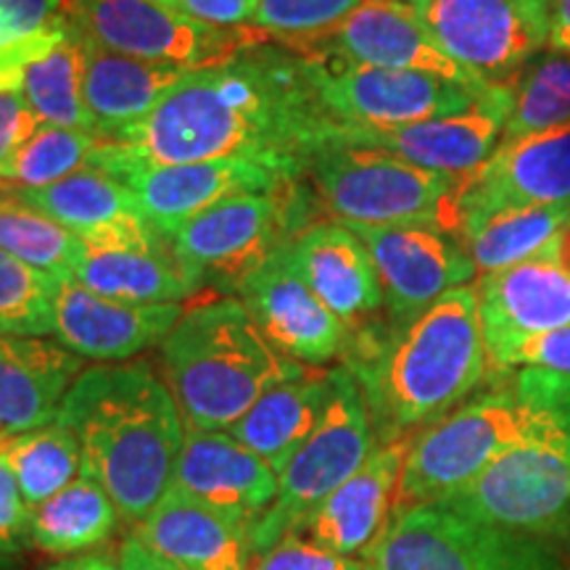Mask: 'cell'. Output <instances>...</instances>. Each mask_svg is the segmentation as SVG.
<instances>
[{
  "mask_svg": "<svg viewBox=\"0 0 570 570\" xmlns=\"http://www.w3.org/2000/svg\"><path fill=\"white\" fill-rule=\"evenodd\" d=\"M336 130L317 98L309 59L265 40L219 63L188 69L142 122L101 142L140 164L246 156L304 180L306 164Z\"/></svg>",
  "mask_w": 570,
  "mask_h": 570,
  "instance_id": "obj_1",
  "label": "cell"
},
{
  "mask_svg": "<svg viewBox=\"0 0 570 570\" xmlns=\"http://www.w3.org/2000/svg\"><path fill=\"white\" fill-rule=\"evenodd\" d=\"M344 365L365 394L377 446L412 441L489 381L479 294L449 291L407 325L381 320L352 336Z\"/></svg>",
  "mask_w": 570,
  "mask_h": 570,
  "instance_id": "obj_2",
  "label": "cell"
},
{
  "mask_svg": "<svg viewBox=\"0 0 570 570\" xmlns=\"http://www.w3.org/2000/svg\"><path fill=\"white\" fill-rule=\"evenodd\" d=\"M82 449V473L106 489L119 515L140 523L173 487L185 423L148 360L85 367L59 410Z\"/></svg>",
  "mask_w": 570,
  "mask_h": 570,
  "instance_id": "obj_3",
  "label": "cell"
},
{
  "mask_svg": "<svg viewBox=\"0 0 570 570\" xmlns=\"http://www.w3.org/2000/svg\"><path fill=\"white\" fill-rule=\"evenodd\" d=\"M428 425L410 441L396 491V512L436 504L512 449L570 436V375L515 367Z\"/></svg>",
  "mask_w": 570,
  "mask_h": 570,
  "instance_id": "obj_4",
  "label": "cell"
},
{
  "mask_svg": "<svg viewBox=\"0 0 570 570\" xmlns=\"http://www.w3.org/2000/svg\"><path fill=\"white\" fill-rule=\"evenodd\" d=\"M159 356L188 431H230L269 389L309 370L262 336L238 296L188 306Z\"/></svg>",
  "mask_w": 570,
  "mask_h": 570,
  "instance_id": "obj_5",
  "label": "cell"
},
{
  "mask_svg": "<svg viewBox=\"0 0 570 570\" xmlns=\"http://www.w3.org/2000/svg\"><path fill=\"white\" fill-rule=\"evenodd\" d=\"M460 180L336 138L312 156L304 175L317 209L336 223L433 225L441 230Z\"/></svg>",
  "mask_w": 570,
  "mask_h": 570,
  "instance_id": "obj_6",
  "label": "cell"
},
{
  "mask_svg": "<svg viewBox=\"0 0 570 570\" xmlns=\"http://www.w3.org/2000/svg\"><path fill=\"white\" fill-rule=\"evenodd\" d=\"M315 196L304 180L267 194H244L219 202L185 223L167 244L198 294L238 288L298 230L312 225Z\"/></svg>",
  "mask_w": 570,
  "mask_h": 570,
  "instance_id": "obj_7",
  "label": "cell"
},
{
  "mask_svg": "<svg viewBox=\"0 0 570 570\" xmlns=\"http://www.w3.org/2000/svg\"><path fill=\"white\" fill-rule=\"evenodd\" d=\"M331 375L333 394L323 420L281 473L273 508L248 531L254 554L269 550L288 533L304 531L320 504L344 487L377 449L365 394L354 373L341 365Z\"/></svg>",
  "mask_w": 570,
  "mask_h": 570,
  "instance_id": "obj_8",
  "label": "cell"
},
{
  "mask_svg": "<svg viewBox=\"0 0 570 570\" xmlns=\"http://www.w3.org/2000/svg\"><path fill=\"white\" fill-rule=\"evenodd\" d=\"M367 570H570L558 541L462 518L441 504L396 512L367 552Z\"/></svg>",
  "mask_w": 570,
  "mask_h": 570,
  "instance_id": "obj_9",
  "label": "cell"
},
{
  "mask_svg": "<svg viewBox=\"0 0 570 570\" xmlns=\"http://www.w3.org/2000/svg\"><path fill=\"white\" fill-rule=\"evenodd\" d=\"M436 504L494 529L566 547L570 541V436L512 449Z\"/></svg>",
  "mask_w": 570,
  "mask_h": 570,
  "instance_id": "obj_10",
  "label": "cell"
},
{
  "mask_svg": "<svg viewBox=\"0 0 570 570\" xmlns=\"http://www.w3.org/2000/svg\"><path fill=\"white\" fill-rule=\"evenodd\" d=\"M436 46L487 88L515 82L550 46L547 0H404Z\"/></svg>",
  "mask_w": 570,
  "mask_h": 570,
  "instance_id": "obj_11",
  "label": "cell"
},
{
  "mask_svg": "<svg viewBox=\"0 0 570 570\" xmlns=\"http://www.w3.org/2000/svg\"><path fill=\"white\" fill-rule=\"evenodd\" d=\"M69 21L106 51L140 61L202 69L273 40L256 27L219 30L177 13L161 0H69Z\"/></svg>",
  "mask_w": 570,
  "mask_h": 570,
  "instance_id": "obj_12",
  "label": "cell"
},
{
  "mask_svg": "<svg viewBox=\"0 0 570 570\" xmlns=\"http://www.w3.org/2000/svg\"><path fill=\"white\" fill-rule=\"evenodd\" d=\"M317 98L336 127H402L465 111L489 88H470L420 71L370 67L341 56H306Z\"/></svg>",
  "mask_w": 570,
  "mask_h": 570,
  "instance_id": "obj_13",
  "label": "cell"
},
{
  "mask_svg": "<svg viewBox=\"0 0 570 570\" xmlns=\"http://www.w3.org/2000/svg\"><path fill=\"white\" fill-rule=\"evenodd\" d=\"M88 167L101 169L132 190L146 223L169 238L185 223L233 196L267 194L302 177L288 175L275 164L246 159H214L190 164H140L111 154L98 140Z\"/></svg>",
  "mask_w": 570,
  "mask_h": 570,
  "instance_id": "obj_14",
  "label": "cell"
},
{
  "mask_svg": "<svg viewBox=\"0 0 570 570\" xmlns=\"http://www.w3.org/2000/svg\"><path fill=\"white\" fill-rule=\"evenodd\" d=\"M570 204V125L499 142L454 190L444 230L454 238L491 214Z\"/></svg>",
  "mask_w": 570,
  "mask_h": 570,
  "instance_id": "obj_15",
  "label": "cell"
},
{
  "mask_svg": "<svg viewBox=\"0 0 570 570\" xmlns=\"http://www.w3.org/2000/svg\"><path fill=\"white\" fill-rule=\"evenodd\" d=\"M346 225V223H344ZM373 256L386 325H407L449 291L465 288L475 269L454 235L433 225H348Z\"/></svg>",
  "mask_w": 570,
  "mask_h": 570,
  "instance_id": "obj_16",
  "label": "cell"
},
{
  "mask_svg": "<svg viewBox=\"0 0 570 570\" xmlns=\"http://www.w3.org/2000/svg\"><path fill=\"white\" fill-rule=\"evenodd\" d=\"M512 111V82L489 88L479 104L402 127H338L336 140L377 148L441 175L465 177L502 142Z\"/></svg>",
  "mask_w": 570,
  "mask_h": 570,
  "instance_id": "obj_17",
  "label": "cell"
},
{
  "mask_svg": "<svg viewBox=\"0 0 570 570\" xmlns=\"http://www.w3.org/2000/svg\"><path fill=\"white\" fill-rule=\"evenodd\" d=\"M269 344L304 367H323L348 352L352 333L298 275L288 244L275 252L238 294Z\"/></svg>",
  "mask_w": 570,
  "mask_h": 570,
  "instance_id": "obj_18",
  "label": "cell"
},
{
  "mask_svg": "<svg viewBox=\"0 0 570 570\" xmlns=\"http://www.w3.org/2000/svg\"><path fill=\"white\" fill-rule=\"evenodd\" d=\"M475 294L489 377L502 373L504 360L518 344L570 325V273L552 254V246L544 254L483 275Z\"/></svg>",
  "mask_w": 570,
  "mask_h": 570,
  "instance_id": "obj_19",
  "label": "cell"
},
{
  "mask_svg": "<svg viewBox=\"0 0 570 570\" xmlns=\"http://www.w3.org/2000/svg\"><path fill=\"white\" fill-rule=\"evenodd\" d=\"M80 244L71 277L92 294L127 304H180L198 294L167 238L146 219L82 235Z\"/></svg>",
  "mask_w": 570,
  "mask_h": 570,
  "instance_id": "obj_20",
  "label": "cell"
},
{
  "mask_svg": "<svg viewBox=\"0 0 570 570\" xmlns=\"http://www.w3.org/2000/svg\"><path fill=\"white\" fill-rule=\"evenodd\" d=\"M183 304H127L92 294L71 275H56L53 333L61 346L98 365L130 362L161 346L183 317Z\"/></svg>",
  "mask_w": 570,
  "mask_h": 570,
  "instance_id": "obj_21",
  "label": "cell"
},
{
  "mask_svg": "<svg viewBox=\"0 0 570 570\" xmlns=\"http://www.w3.org/2000/svg\"><path fill=\"white\" fill-rule=\"evenodd\" d=\"M175 491L198 499L252 531L273 508L281 475L227 431H188L177 458Z\"/></svg>",
  "mask_w": 570,
  "mask_h": 570,
  "instance_id": "obj_22",
  "label": "cell"
},
{
  "mask_svg": "<svg viewBox=\"0 0 570 570\" xmlns=\"http://www.w3.org/2000/svg\"><path fill=\"white\" fill-rule=\"evenodd\" d=\"M288 256L306 285L352 336L381 323V277L367 246L352 227L336 219L306 225L288 240Z\"/></svg>",
  "mask_w": 570,
  "mask_h": 570,
  "instance_id": "obj_23",
  "label": "cell"
},
{
  "mask_svg": "<svg viewBox=\"0 0 570 570\" xmlns=\"http://www.w3.org/2000/svg\"><path fill=\"white\" fill-rule=\"evenodd\" d=\"M315 53L341 56L370 67L420 71L470 88H487L441 51L404 0H365L336 30L306 48L302 56Z\"/></svg>",
  "mask_w": 570,
  "mask_h": 570,
  "instance_id": "obj_24",
  "label": "cell"
},
{
  "mask_svg": "<svg viewBox=\"0 0 570 570\" xmlns=\"http://www.w3.org/2000/svg\"><path fill=\"white\" fill-rule=\"evenodd\" d=\"M407 449L410 441L377 446L373 458L320 504L302 533L325 550L365 560L394 520Z\"/></svg>",
  "mask_w": 570,
  "mask_h": 570,
  "instance_id": "obj_25",
  "label": "cell"
},
{
  "mask_svg": "<svg viewBox=\"0 0 570 570\" xmlns=\"http://www.w3.org/2000/svg\"><path fill=\"white\" fill-rule=\"evenodd\" d=\"M132 537L180 570H252L244 525L175 489L135 523Z\"/></svg>",
  "mask_w": 570,
  "mask_h": 570,
  "instance_id": "obj_26",
  "label": "cell"
},
{
  "mask_svg": "<svg viewBox=\"0 0 570 570\" xmlns=\"http://www.w3.org/2000/svg\"><path fill=\"white\" fill-rule=\"evenodd\" d=\"M85 360L59 341L0 336V433L38 431L59 417Z\"/></svg>",
  "mask_w": 570,
  "mask_h": 570,
  "instance_id": "obj_27",
  "label": "cell"
},
{
  "mask_svg": "<svg viewBox=\"0 0 570 570\" xmlns=\"http://www.w3.org/2000/svg\"><path fill=\"white\" fill-rule=\"evenodd\" d=\"M82 35V32H80ZM85 42V104L101 140H114L156 109V104L183 80L188 69L173 63L140 61L106 51L82 35Z\"/></svg>",
  "mask_w": 570,
  "mask_h": 570,
  "instance_id": "obj_28",
  "label": "cell"
},
{
  "mask_svg": "<svg viewBox=\"0 0 570 570\" xmlns=\"http://www.w3.org/2000/svg\"><path fill=\"white\" fill-rule=\"evenodd\" d=\"M331 394V370H306L304 375L269 389L227 433L281 475L320 425Z\"/></svg>",
  "mask_w": 570,
  "mask_h": 570,
  "instance_id": "obj_29",
  "label": "cell"
},
{
  "mask_svg": "<svg viewBox=\"0 0 570 570\" xmlns=\"http://www.w3.org/2000/svg\"><path fill=\"white\" fill-rule=\"evenodd\" d=\"M117 504L92 475L80 479L67 489L30 510L32 547L56 558L96 552L119 529Z\"/></svg>",
  "mask_w": 570,
  "mask_h": 570,
  "instance_id": "obj_30",
  "label": "cell"
},
{
  "mask_svg": "<svg viewBox=\"0 0 570 570\" xmlns=\"http://www.w3.org/2000/svg\"><path fill=\"white\" fill-rule=\"evenodd\" d=\"M19 190L35 209L48 214L77 238L146 219L132 190L96 167H85L48 188Z\"/></svg>",
  "mask_w": 570,
  "mask_h": 570,
  "instance_id": "obj_31",
  "label": "cell"
},
{
  "mask_svg": "<svg viewBox=\"0 0 570 570\" xmlns=\"http://www.w3.org/2000/svg\"><path fill=\"white\" fill-rule=\"evenodd\" d=\"M568 225L570 204L525 206L491 214L458 240L473 259L475 269L489 275L544 254Z\"/></svg>",
  "mask_w": 570,
  "mask_h": 570,
  "instance_id": "obj_32",
  "label": "cell"
},
{
  "mask_svg": "<svg viewBox=\"0 0 570 570\" xmlns=\"http://www.w3.org/2000/svg\"><path fill=\"white\" fill-rule=\"evenodd\" d=\"M0 248L48 275H71L82 244L27 202L17 185L0 180Z\"/></svg>",
  "mask_w": 570,
  "mask_h": 570,
  "instance_id": "obj_33",
  "label": "cell"
},
{
  "mask_svg": "<svg viewBox=\"0 0 570 570\" xmlns=\"http://www.w3.org/2000/svg\"><path fill=\"white\" fill-rule=\"evenodd\" d=\"M6 454L30 510L59 494L82 473L80 441L59 420L38 431L6 436Z\"/></svg>",
  "mask_w": 570,
  "mask_h": 570,
  "instance_id": "obj_34",
  "label": "cell"
},
{
  "mask_svg": "<svg viewBox=\"0 0 570 570\" xmlns=\"http://www.w3.org/2000/svg\"><path fill=\"white\" fill-rule=\"evenodd\" d=\"M570 125V56L539 53L512 82V111L504 140Z\"/></svg>",
  "mask_w": 570,
  "mask_h": 570,
  "instance_id": "obj_35",
  "label": "cell"
},
{
  "mask_svg": "<svg viewBox=\"0 0 570 570\" xmlns=\"http://www.w3.org/2000/svg\"><path fill=\"white\" fill-rule=\"evenodd\" d=\"M98 140V135L85 130L40 125V130L6 161L0 180L30 190L48 188L88 167Z\"/></svg>",
  "mask_w": 570,
  "mask_h": 570,
  "instance_id": "obj_36",
  "label": "cell"
},
{
  "mask_svg": "<svg viewBox=\"0 0 570 570\" xmlns=\"http://www.w3.org/2000/svg\"><path fill=\"white\" fill-rule=\"evenodd\" d=\"M56 275L0 248V336L42 338L53 333Z\"/></svg>",
  "mask_w": 570,
  "mask_h": 570,
  "instance_id": "obj_37",
  "label": "cell"
},
{
  "mask_svg": "<svg viewBox=\"0 0 570 570\" xmlns=\"http://www.w3.org/2000/svg\"><path fill=\"white\" fill-rule=\"evenodd\" d=\"M362 3L365 0H259L254 27L291 51L304 53Z\"/></svg>",
  "mask_w": 570,
  "mask_h": 570,
  "instance_id": "obj_38",
  "label": "cell"
},
{
  "mask_svg": "<svg viewBox=\"0 0 570 570\" xmlns=\"http://www.w3.org/2000/svg\"><path fill=\"white\" fill-rule=\"evenodd\" d=\"M252 570H367V566L365 560L344 558L320 547L306 533L294 531L269 550L254 554Z\"/></svg>",
  "mask_w": 570,
  "mask_h": 570,
  "instance_id": "obj_39",
  "label": "cell"
},
{
  "mask_svg": "<svg viewBox=\"0 0 570 570\" xmlns=\"http://www.w3.org/2000/svg\"><path fill=\"white\" fill-rule=\"evenodd\" d=\"M32 547L30 508L17 483L6 454V436L0 433V560H13Z\"/></svg>",
  "mask_w": 570,
  "mask_h": 570,
  "instance_id": "obj_40",
  "label": "cell"
},
{
  "mask_svg": "<svg viewBox=\"0 0 570 570\" xmlns=\"http://www.w3.org/2000/svg\"><path fill=\"white\" fill-rule=\"evenodd\" d=\"M69 0H0L6 46L56 32L69 24Z\"/></svg>",
  "mask_w": 570,
  "mask_h": 570,
  "instance_id": "obj_41",
  "label": "cell"
},
{
  "mask_svg": "<svg viewBox=\"0 0 570 570\" xmlns=\"http://www.w3.org/2000/svg\"><path fill=\"white\" fill-rule=\"evenodd\" d=\"M515 367H544L570 375V325L518 344L504 360L502 373Z\"/></svg>",
  "mask_w": 570,
  "mask_h": 570,
  "instance_id": "obj_42",
  "label": "cell"
},
{
  "mask_svg": "<svg viewBox=\"0 0 570 570\" xmlns=\"http://www.w3.org/2000/svg\"><path fill=\"white\" fill-rule=\"evenodd\" d=\"M183 17L202 21V24L219 27V30H240L254 24L259 0H161Z\"/></svg>",
  "mask_w": 570,
  "mask_h": 570,
  "instance_id": "obj_43",
  "label": "cell"
},
{
  "mask_svg": "<svg viewBox=\"0 0 570 570\" xmlns=\"http://www.w3.org/2000/svg\"><path fill=\"white\" fill-rule=\"evenodd\" d=\"M40 125L21 90H0V169L40 130Z\"/></svg>",
  "mask_w": 570,
  "mask_h": 570,
  "instance_id": "obj_44",
  "label": "cell"
},
{
  "mask_svg": "<svg viewBox=\"0 0 570 570\" xmlns=\"http://www.w3.org/2000/svg\"><path fill=\"white\" fill-rule=\"evenodd\" d=\"M119 570H180L173 562H167L159 554L148 550L140 539H135L132 533L119 544Z\"/></svg>",
  "mask_w": 570,
  "mask_h": 570,
  "instance_id": "obj_45",
  "label": "cell"
},
{
  "mask_svg": "<svg viewBox=\"0 0 570 570\" xmlns=\"http://www.w3.org/2000/svg\"><path fill=\"white\" fill-rule=\"evenodd\" d=\"M550 9V48L570 56V0H547Z\"/></svg>",
  "mask_w": 570,
  "mask_h": 570,
  "instance_id": "obj_46",
  "label": "cell"
},
{
  "mask_svg": "<svg viewBox=\"0 0 570 570\" xmlns=\"http://www.w3.org/2000/svg\"><path fill=\"white\" fill-rule=\"evenodd\" d=\"M46 570H119V558L117 552L111 550H96L53 562V566Z\"/></svg>",
  "mask_w": 570,
  "mask_h": 570,
  "instance_id": "obj_47",
  "label": "cell"
},
{
  "mask_svg": "<svg viewBox=\"0 0 570 570\" xmlns=\"http://www.w3.org/2000/svg\"><path fill=\"white\" fill-rule=\"evenodd\" d=\"M552 254L558 256V262L570 273V225L558 235V240L552 244Z\"/></svg>",
  "mask_w": 570,
  "mask_h": 570,
  "instance_id": "obj_48",
  "label": "cell"
},
{
  "mask_svg": "<svg viewBox=\"0 0 570 570\" xmlns=\"http://www.w3.org/2000/svg\"><path fill=\"white\" fill-rule=\"evenodd\" d=\"M0 48H6V30H3V21H0Z\"/></svg>",
  "mask_w": 570,
  "mask_h": 570,
  "instance_id": "obj_49",
  "label": "cell"
},
{
  "mask_svg": "<svg viewBox=\"0 0 570 570\" xmlns=\"http://www.w3.org/2000/svg\"><path fill=\"white\" fill-rule=\"evenodd\" d=\"M13 560H0V570H11Z\"/></svg>",
  "mask_w": 570,
  "mask_h": 570,
  "instance_id": "obj_50",
  "label": "cell"
}]
</instances>
